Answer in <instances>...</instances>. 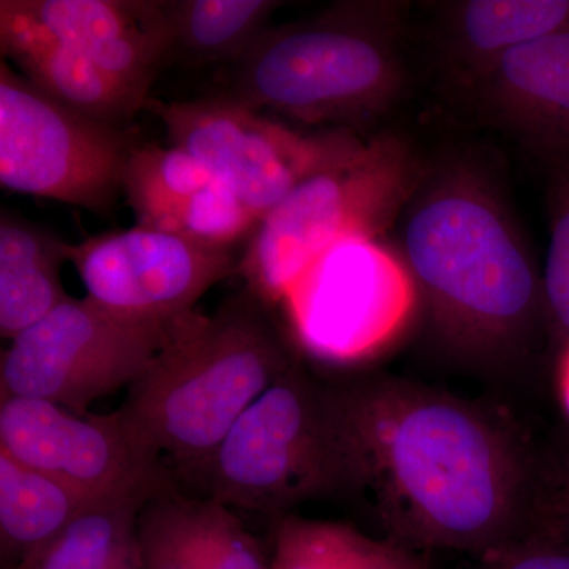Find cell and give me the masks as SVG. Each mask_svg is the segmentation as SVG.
I'll use <instances>...</instances> for the list:
<instances>
[{
	"label": "cell",
	"mask_w": 569,
	"mask_h": 569,
	"mask_svg": "<svg viewBox=\"0 0 569 569\" xmlns=\"http://www.w3.org/2000/svg\"><path fill=\"white\" fill-rule=\"evenodd\" d=\"M328 385L353 493L372 500L389 539L482 559L530 533L537 473L498 411L385 373Z\"/></svg>",
	"instance_id": "obj_1"
},
{
	"label": "cell",
	"mask_w": 569,
	"mask_h": 569,
	"mask_svg": "<svg viewBox=\"0 0 569 569\" xmlns=\"http://www.w3.org/2000/svg\"><path fill=\"white\" fill-rule=\"evenodd\" d=\"M396 228L440 348L486 370L529 353L546 321L542 274L486 160L463 151L429 159Z\"/></svg>",
	"instance_id": "obj_2"
},
{
	"label": "cell",
	"mask_w": 569,
	"mask_h": 569,
	"mask_svg": "<svg viewBox=\"0 0 569 569\" xmlns=\"http://www.w3.org/2000/svg\"><path fill=\"white\" fill-rule=\"evenodd\" d=\"M408 26V2L342 0L268 28L230 66L224 96L305 126L359 133L406 99Z\"/></svg>",
	"instance_id": "obj_3"
},
{
	"label": "cell",
	"mask_w": 569,
	"mask_h": 569,
	"mask_svg": "<svg viewBox=\"0 0 569 569\" xmlns=\"http://www.w3.org/2000/svg\"><path fill=\"white\" fill-rule=\"evenodd\" d=\"M298 361L272 309L244 288L212 316L193 312L171 326L121 408L179 479Z\"/></svg>",
	"instance_id": "obj_4"
},
{
	"label": "cell",
	"mask_w": 569,
	"mask_h": 569,
	"mask_svg": "<svg viewBox=\"0 0 569 569\" xmlns=\"http://www.w3.org/2000/svg\"><path fill=\"white\" fill-rule=\"evenodd\" d=\"M429 159L403 134L353 133L258 223L236 272L269 309L326 250L383 239L417 192Z\"/></svg>",
	"instance_id": "obj_5"
},
{
	"label": "cell",
	"mask_w": 569,
	"mask_h": 569,
	"mask_svg": "<svg viewBox=\"0 0 569 569\" xmlns=\"http://www.w3.org/2000/svg\"><path fill=\"white\" fill-rule=\"evenodd\" d=\"M179 479L208 500L272 518L307 501L353 493L329 385L296 362L212 455Z\"/></svg>",
	"instance_id": "obj_6"
},
{
	"label": "cell",
	"mask_w": 569,
	"mask_h": 569,
	"mask_svg": "<svg viewBox=\"0 0 569 569\" xmlns=\"http://www.w3.org/2000/svg\"><path fill=\"white\" fill-rule=\"evenodd\" d=\"M280 305L295 346L331 369L372 365L421 317L410 269L383 239L332 246L295 280Z\"/></svg>",
	"instance_id": "obj_7"
},
{
	"label": "cell",
	"mask_w": 569,
	"mask_h": 569,
	"mask_svg": "<svg viewBox=\"0 0 569 569\" xmlns=\"http://www.w3.org/2000/svg\"><path fill=\"white\" fill-rule=\"evenodd\" d=\"M134 142L40 91L0 59V186L107 216Z\"/></svg>",
	"instance_id": "obj_8"
},
{
	"label": "cell",
	"mask_w": 569,
	"mask_h": 569,
	"mask_svg": "<svg viewBox=\"0 0 569 569\" xmlns=\"http://www.w3.org/2000/svg\"><path fill=\"white\" fill-rule=\"evenodd\" d=\"M170 329L123 320L70 296L2 351L0 399L44 400L88 415L97 400L132 387Z\"/></svg>",
	"instance_id": "obj_9"
},
{
	"label": "cell",
	"mask_w": 569,
	"mask_h": 569,
	"mask_svg": "<svg viewBox=\"0 0 569 569\" xmlns=\"http://www.w3.org/2000/svg\"><path fill=\"white\" fill-rule=\"evenodd\" d=\"M146 110L163 123L171 146L204 164L258 220L356 133L299 132L224 93L186 102L151 99Z\"/></svg>",
	"instance_id": "obj_10"
},
{
	"label": "cell",
	"mask_w": 569,
	"mask_h": 569,
	"mask_svg": "<svg viewBox=\"0 0 569 569\" xmlns=\"http://www.w3.org/2000/svg\"><path fill=\"white\" fill-rule=\"evenodd\" d=\"M0 451L89 501L178 489L173 468L121 407L78 415L44 400L3 397Z\"/></svg>",
	"instance_id": "obj_11"
},
{
	"label": "cell",
	"mask_w": 569,
	"mask_h": 569,
	"mask_svg": "<svg viewBox=\"0 0 569 569\" xmlns=\"http://www.w3.org/2000/svg\"><path fill=\"white\" fill-rule=\"evenodd\" d=\"M86 298L134 323L173 326L238 269L234 250L212 249L153 228L89 236L67 246Z\"/></svg>",
	"instance_id": "obj_12"
},
{
	"label": "cell",
	"mask_w": 569,
	"mask_h": 569,
	"mask_svg": "<svg viewBox=\"0 0 569 569\" xmlns=\"http://www.w3.org/2000/svg\"><path fill=\"white\" fill-rule=\"evenodd\" d=\"M123 197L137 224L234 250L260 220L211 171L176 146L137 144L123 173Z\"/></svg>",
	"instance_id": "obj_13"
},
{
	"label": "cell",
	"mask_w": 569,
	"mask_h": 569,
	"mask_svg": "<svg viewBox=\"0 0 569 569\" xmlns=\"http://www.w3.org/2000/svg\"><path fill=\"white\" fill-rule=\"evenodd\" d=\"M467 96L548 167L569 162V28L509 52Z\"/></svg>",
	"instance_id": "obj_14"
},
{
	"label": "cell",
	"mask_w": 569,
	"mask_h": 569,
	"mask_svg": "<svg viewBox=\"0 0 569 569\" xmlns=\"http://www.w3.org/2000/svg\"><path fill=\"white\" fill-rule=\"evenodd\" d=\"M17 6L142 102L151 100L149 91L163 69L156 0H17Z\"/></svg>",
	"instance_id": "obj_15"
},
{
	"label": "cell",
	"mask_w": 569,
	"mask_h": 569,
	"mask_svg": "<svg viewBox=\"0 0 569 569\" xmlns=\"http://www.w3.org/2000/svg\"><path fill=\"white\" fill-rule=\"evenodd\" d=\"M569 28V0L438 3L432 50L441 73L466 93L509 52Z\"/></svg>",
	"instance_id": "obj_16"
},
{
	"label": "cell",
	"mask_w": 569,
	"mask_h": 569,
	"mask_svg": "<svg viewBox=\"0 0 569 569\" xmlns=\"http://www.w3.org/2000/svg\"><path fill=\"white\" fill-rule=\"evenodd\" d=\"M0 51L40 91L116 129H123L148 104L91 59L44 31L22 13L17 0H0Z\"/></svg>",
	"instance_id": "obj_17"
},
{
	"label": "cell",
	"mask_w": 569,
	"mask_h": 569,
	"mask_svg": "<svg viewBox=\"0 0 569 569\" xmlns=\"http://www.w3.org/2000/svg\"><path fill=\"white\" fill-rule=\"evenodd\" d=\"M67 246L21 213L0 212V335L13 340L70 298L61 269Z\"/></svg>",
	"instance_id": "obj_18"
},
{
	"label": "cell",
	"mask_w": 569,
	"mask_h": 569,
	"mask_svg": "<svg viewBox=\"0 0 569 569\" xmlns=\"http://www.w3.org/2000/svg\"><path fill=\"white\" fill-rule=\"evenodd\" d=\"M282 6L276 0H156L163 67L233 66Z\"/></svg>",
	"instance_id": "obj_19"
},
{
	"label": "cell",
	"mask_w": 569,
	"mask_h": 569,
	"mask_svg": "<svg viewBox=\"0 0 569 569\" xmlns=\"http://www.w3.org/2000/svg\"><path fill=\"white\" fill-rule=\"evenodd\" d=\"M151 496L93 501L13 569H144L140 515ZM7 567V565H3Z\"/></svg>",
	"instance_id": "obj_20"
},
{
	"label": "cell",
	"mask_w": 569,
	"mask_h": 569,
	"mask_svg": "<svg viewBox=\"0 0 569 569\" xmlns=\"http://www.w3.org/2000/svg\"><path fill=\"white\" fill-rule=\"evenodd\" d=\"M271 569H430L418 550L335 520L272 518Z\"/></svg>",
	"instance_id": "obj_21"
},
{
	"label": "cell",
	"mask_w": 569,
	"mask_h": 569,
	"mask_svg": "<svg viewBox=\"0 0 569 569\" xmlns=\"http://www.w3.org/2000/svg\"><path fill=\"white\" fill-rule=\"evenodd\" d=\"M93 501L0 451V557L14 567Z\"/></svg>",
	"instance_id": "obj_22"
},
{
	"label": "cell",
	"mask_w": 569,
	"mask_h": 569,
	"mask_svg": "<svg viewBox=\"0 0 569 569\" xmlns=\"http://www.w3.org/2000/svg\"><path fill=\"white\" fill-rule=\"evenodd\" d=\"M144 569H209L203 498L178 489L153 497L140 515Z\"/></svg>",
	"instance_id": "obj_23"
},
{
	"label": "cell",
	"mask_w": 569,
	"mask_h": 569,
	"mask_svg": "<svg viewBox=\"0 0 569 569\" xmlns=\"http://www.w3.org/2000/svg\"><path fill=\"white\" fill-rule=\"evenodd\" d=\"M549 249L542 272L546 323L569 339V162L549 164Z\"/></svg>",
	"instance_id": "obj_24"
},
{
	"label": "cell",
	"mask_w": 569,
	"mask_h": 569,
	"mask_svg": "<svg viewBox=\"0 0 569 569\" xmlns=\"http://www.w3.org/2000/svg\"><path fill=\"white\" fill-rule=\"evenodd\" d=\"M206 500L212 542V569H271V550L247 529L233 509Z\"/></svg>",
	"instance_id": "obj_25"
},
{
	"label": "cell",
	"mask_w": 569,
	"mask_h": 569,
	"mask_svg": "<svg viewBox=\"0 0 569 569\" xmlns=\"http://www.w3.org/2000/svg\"><path fill=\"white\" fill-rule=\"evenodd\" d=\"M478 569H569V546L527 535L479 559Z\"/></svg>",
	"instance_id": "obj_26"
},
{
	"label": "cell",
	"mask_w": 569,
	"mask_h": 569,
	"mask_svg": "<svg viewBox=\"0 0 569 569\" xmlns=\"http://www.w3.org/2000/svg\"><path fill=\"white\" fill-rule=\"evenodd\" d=\"M529 535H538L569 546V466L565 471L559 496L550 503L538 501Z\"/></svg>",
	"instance_id": "obj_27"
},
{
	"label": "cell",
	"mask_w": 569,
	"mask_h": 569,
	"mask_svg": "<svg viewBox=\"0 0 569 569\" xmlns=\"http://www.w3.org/2000/svg\"><path fill=\"white\" fill-rule=\"evenodd\" d=\"M556 385L560 406L569 419V339L561 343L559 361H557Z\"/></svg>",
	"instance_id": "obj_28"
},
{
	"label": "cell",
	"mask_w": 569,
	"mask_h": 569,
	"mask_svg": "<svg viewBox=\"0 0 569 569\" xmlns=\"http://www.w3.org/2000/svg\"><path fill=\"white\" fill-rule=\"evenodd\" d=\"M0 569H13L11 567H0Z\"/></svg>",
	"instance_id": "obj_29"
}]
</instances>
